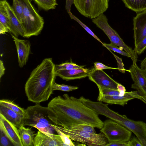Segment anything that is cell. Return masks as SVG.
Wrapping results in <instances>:
<instances>
[{
    "mask_svg": "<svg viewBox=\"0 0 146 146\" xmlns=\"http://www.w3.org/2000/svg\"><path fill=\"white\" fill-rule=\"evenodd\" d=\"M23 7V18L22 25L24 37L29 38L40 34L44 25L42 17L38 13L30 0H18Z\"/></svg>",
    "mask_w": 146,
    "mask_h": 146,
    "instance_id": "4",
    "label": "cell"
},
{
    "mask_svg": "<svg viewBox=\"0 0 146 146\" xmlns=\"http://www.w3.org/2000/svg\"><path fill=\"white\" fill-rule=\"evenodd\" d=\"M13 39L17 53L18 63L20 68L26 65L30 52L31 45L29 41L18 38L11 34Z\"/></svg>",
    "mask_w": 146,
    "mask_h": 146,
    "instance_id": "14",
    "label": "cell"
},
{
    "mask_svg": "<svg viewBox=\"0 0 146 146\" xmlns=\"http://www.w3.org/2000/svg\"><path fill=\"white\" fill-rule=\"evenodd\" d=\"M3 1L9 18L11 33L16 37H17L19 35L23 37L24 32L21 23L15 15L12 7L6 0Z\"/></svg>",
    "mask_w": 146,
    "mask_h": 146,
    "instance_id": "17",
    "label": "cell"
},
{
    "mask_svg": "<svg viewBox=\"0 0 146 146\" xmlns=\"http://www.w3.org/2000/svg\"><path fill=\"white\" fill-rule=\"evenodd\" d=\"M6 32H10V31L2 24L0 23V34H5Z\"/></svg>",
    "mask_w": 146,
    "mask_h": 146,
    "instance_id": "43",
    "label": "cell"
},
{
    "mask_svg": "<svg viewBox=\"0 0 146 146\" xmlns=\"http://www.w3.org/2000/svg\"><path fill=\"white\" fill-rule=\"evenodd\" d=\"M109 0H74V4L81 15L92 19L106 11Z\"/></svg>",
    "mask_w": 146,
    "mask_h": 146,
    "instance_id": "7",
    "label": "cell"
},
{
    "mask_svg": "<svg viewBox=\"0 0 146 146\" xmlns=\"http://www.w3.org/2000/svg\"><path fill=\"white\" fill-rule=\"evenodd\" d=\"M18 130L23 146H34V139L36 134L31 129L22 126Z\"/></svg>",
    "mask_w": 146,
    "mask_h": 146,
    "instance_id": "20",
    "label": "cell"
},
{
    "mask_svg": "<svg viewBox=\"0 0 146 146\" xmlns=\"http://www.w3.org/2000/svg\"><path fill=\"white\" fill-rule=\"evenodd\" d=\"M134 83L146 86V71L139 68L137 64L132 65L129 70Z\"/></svg>",
    "mask_w": 146,
    "mask_h": 146,
    "instance_id": "19",
    "label": "cell"
},
{
    "mask_svg": "<svg viewBox=\"0 0 146 146\" xmlns=\"http://www.w3.org/2000/svg\"><path fill=\"white\" fill-rule=\"evenodd\" d=\"M17 127L0 113V129L14 146H23Z\"/></svg>",
    "mask_w": 146,
    "mask_h": 146,
    "instance_id": "11",
    "label": "cell"
},
{
    "mask_svg": "<svg viewBox=\"0 0 146 146\" xmlns=\"http://www.w3.org/2000/svg\"><path fill=\"white\" fill-rule=\"evenodd\" d=\"M56 127L68 135L71 140L90 146H106L108 141L102 133H94L82 130H72L56 125Z\"/></svg>",
    "mask_w": 146,
    "mask_h": 146,
    "instance_id": "6",
    "label": "cell"
},
{
    "mask_svg": "<svg viewBox=\"0 0 146 146\" xmlns=\"http://www.w3.org/2000/svg\"><path fill=\"white\" fill-rule=\"evenodd\" d=\"M78 87L64 84H58L54 82L52 86L53 91L59 90L64 92H70L77 89Z\"/></svg>",
    "mask_w": 146,
    "mask_h": 146,
    "instance_id": "30",
    "label": "cell"
},
{
    "mask_svg": "<svg viewBox=\"0 0 146 146\" xmlns=\"http://www.w3.org/2000/svg\"><path fill=\"white\" fill-rule=\"evenodd\" d=\"M23 126H29L50 136L56 132L53 125H55L48 117V108L39 103L28 107Z\"/></svg>",
    "mask_w": 146,
    "mask_h": 146,
    "instance_id": "3",
    "label": "cell"
},
{
    "mask_svg": "<svg viewBox=\"0 0 146 146\" xmlns=\"http://www.w3.org/2000/svg\"><path fill=\"white\" fill-rule=\"evenodd\" d=\"M53 127L55 129L56 132L60 137L63 142L67 146H75V145L72 141L69 136L63 132L56 126V125H53Z\"/></svg>",
    "mask_w": 146,
    "mask_h": 146,
    "instance_id": "29",
    "label": "cell"
},
{
    "mask_svg": "<svg viewBox=\"0 0 146 146\" xmlns=\"http://www.w3.org/2000/svg\"><path fill=\"white\" fill-rule=\"evenodd\" d=\"M74 0H66L65 8L68 13L71 12V5L72 4H74Z\"/></svg>",
    "mask_w": 146,
    "mask_h": 146,
    "instance_id": "41",
    "label": "cell"
},
{
    "mask_svg": "<svg viewBox=\"0 0 146 146\" xmlns=\"http://www.w3.org/2000/svg\"><path fill=\"white\" fill-rule=\"evenodd\" d=\"M34 146H66L58 134L50 136L38 130L36 134L33 142Z\"/></svg>",
    "mask_w": 146,
    "mask_h": 146,
    "instance_id": "15",
    "label": "cell"
},
{
    "mask_svg": "<svg viewBox=\"0 0 146 146\" xmlns=\"http://www.w3.org/2000/svg\"><path fill=\"white\" fill-rule=\"evenodd\" d=\"M0 146H14L5 134L0 129Z\"/></svg>",
    "mask_w": 146,
    "mask_h": 146,
    "instance_id": "34",
    "label": "cell"
},
{
    "mask_svg": "<svg viewBox=\"0 0 146 146\" xmlns=\"http://www.w3.org/2000/svg\"><path fill=\"white\" fill-rule=\"evenodd\" d=\"M89 79L101 87L117 89L118 83L102 70H97L94 68L92 70L88 76Z\"/></svg>",
    "mask_w": 146,
    "mask_h": 146,
    "instance_id": "12",
    "label": "cell"
},
{
    "mask_svg": "<svg viewBox=\"0 0 146 146\" xmlns=\"http://www.w3.org/2000/svg\"><path fill=\"white\" fill-rule=\"evenodd\" d=\"M5 68L4 66L2 61L0 60V79H1V77L4 74Z\"/></svg>",
    "mask_w": 146,
    "mask_h": 146,
    "instance_id": "42",
    "label": "cell"
},
{
    "mask_svg": "<svg viewBox=\"0 0 146 146\" xmlns=\"http://www.w3.org/2000/svg\"><path fill=\"white\" fill-rule=\"evenodd\" d=\"M100 131L105 135L108 142L117 141H129L132 134L131 131L110 119L104 122Z\"/></svg>",
    "mask_w": 146,
    "mask_h": 146,
    "instance_id": "8",
    "label": "cell"
},
{
    "mask_svg": "<svg viewBox=\"0 0 146 146\" xmlns=\"http://www.w3.org/2000/svg\"><path fill=\"white\" fill-rule=\"evenodd\" d=\"M40 8L46 11L55 9L58 5L56 0H33Z\"/></svg>",
    "mask_w": 146,
    "mask_h": 146,
    "instance_id": "24",
    "label": "cell"
},
{
    "mask_svg": "<svg viewBox=\"0 0 146 146\" xmlns=\"http://www.w3.org/2000/svg\"><path fill=\"white\" fill-rule=\"evenodd\" d=\"M85 66L78 65L73 62H66L61 64L55 65V71L68 70L74 69L84 68Z\"/></svg>",
    "mask_w": 146,
    "mask_h": 146,
    "instance_id": "27",
    "label": "cell"
},
{
    "mask_svg": "<svg viewBox=\"0 0 146 146\" xmlns=\"http://www.w3.org/2000/svg\"><path fill=\"white\" fill-rule=\"evenodd\" d=\"M110 50V51L113 55L117 61L118 66L117 68H118V70L119 71L123 73H125V71H127L129 72V70H126L124 68V65L122 62L121 58H119V57L111 51L110 50Z\"/></svg>",
    "mask_w": 146,
    "mask_h": 146,
    "instance_id": "35",
    "label": "cell"
},
{
    "mask_svg": "<svg viewBox=\"0 0 146 146\" xmlns=\"http://www.w3.org/2000/svg\"><path fill=\"white\" fill-rule=\"evenodd\" d=\"M99 90V94L104 95H119V92L117 89L106 88L97 86Z\"/></svg>",
    "mask_w": 146,
    "mask_h": 146,
    "instance_id": "32",
    "label": "cell"
},
{
    "mask_svg": "<svg viewBox=\"0 0 146 146\" xmlns=\"http://www.w3.org/2000/svg\"><path fill=\"white\" fill-rule=\"evenodd\" d=\"M117 88L119 92V96H123L125 95L127 92H126L125 88L123 86L118 83L117 85Z\"/></svg>",
    "mask_w": 146,
    "mask_h": 146,
    "instance_id": "40",
    "label": "cell"
},
{
    "mask_svg": "<svg viewBox=\"0 0 146 146\" xmlns=\"http://www.w3.org/2000/svg\"><path fill=\"white\" fill-rule=\"evenodd\" d=\"M92 69L84 68L68 70H59L55 72L56 76L68 81L80 79L88 76Z\"/></svg>",
    "mask_w": 146,
    "mask_h": 146,
    "instance_id": "16",
    "label": "cell"
},
{
    "mask_svg": "<svg viewBox=\"0 0 146 146\" xmlns=\"http://www.w3.org/2000/svg\"><path fill=\"white\" fill-rule=\"evenodd\" d=\"M95 128L93 126L85 123H82L73 125L69 129L72 130H82L90 133H96Z\"/></svg>",
    "mask_w": 146,
    "mask_h": 146,
    "instance_id": "26",
    "label": "cell"
},
{
    "mask_svg": "<svg viewBox=\"0 0 146 146\" xmlns=\"http://www.w3.org/2000/svg\"><path fill=\"white\" fill-rule=\"evenodd\" d=\"M140 68L146 71V57L141 61L140 64Z\"/></svg>",
    "mask_w": 146,
    "mask_h": 146,
    "instance_id": "44",
    "label": "cell"
},
{
    "mask_svg": "<svg viewBox=\"0 0 146 146\" xmlns=\"http://www.w3.org/2000/svg\"><path fill=\"white\" fill-rule=\"evenodd\" d=\"M0 104L20 114L24 115L26 114L25 109L19 106L10 100L6 99L1 100H0Z\"/></svg>",
    "mask_w": 146,
    "mask_h": 146,
    "instance_id": "23",
    "label": "cell"
},
{
    "mask_svg": "<svg viewBox=\"0 0 146 146\" xmlns=\"http://www.w3.org/2000/svg\"><path fill=\"white\" fill-rule=\"evenodd\" d=\"M103 46L106 47L108 50H111L121 55L130 58L129 55L126 52L119 48L117 46L111 42L110 44L104 43V45Z\"/></svg>",
    "mask_w": 146,
    "mask_h": 146,
    "instance_id": "31",
    "label": "cell"
},
{
    "mask_svg": "<svg viewBox=\"0 0 146 146\" xmlns=\"http://www.w3.org/2000/svg\"><path fill=\"white\" fill-rule=\"evenodd\" d=\"M137 98L146 103V97L140 94L137 91L126 92L123 96L119 95L106 96L99 94L97 100L108 104H118L123 106L127 104L128 102L134 98Z\"/></svg>",
    "mask_w": 146,
    "mask_h": 146,
    "instance_id": "10",
    "label": "cell"
},
{
    "mask_svg": "<svg viewBox=\"0 0 146 146\" xmlns=\"http://www.w3.org/2000/svg\"><path fill=\"white\" fill-rule=\"evenodd\" d=\"M94 68L97 70H103L107 69H113L118 70L117 68L108 66L105 65L102 63L99 62H96L94 63Z\"/></svg>",
    "mask_w": 146,
    "mask_h": 146,
    "instance_id": "38",
    "label": "cell"
},
{
    "mask_svg": "<svg viewBox=\"0 0 146 146\" xmlns=\"http://www.w3.org/2000/svg\"><path fill=\"white\" fill-rule=\"evenodd\" d=\"M131 88L137 90L142 95L146 96V86H141L134 83L131 85Z\"/></svg>",
    "mask_w": 146,
    "mask_h": 146,
    "instance_id": "36",
    "label": "cell"
},
{
    "mask_svg": "<svg viewBox=\"0 0 146 146\" xmlns=\"http://www.w3.org/2000/svg\"><path fill=\"white\" fill-rule=\"evenodd\" d=\"M129 141H117L109 142L106 146H129Z\"/></svg>",
    "mask_w": 146,
    "mask_h": 146,
    "instance_id": "37",
    "label": "cell"
},
{
    "mask_svg": "<svg viewBox=\"0 0 146 146\" xmlns=\"http://www.w3.org/2000/svg\"><path fill=\"white\" fill-rule=\"evenodd\" d=\"M0 113L18 128L23 126L25 115L18 113L1 104Z\"/></svg>",
    "mask_w": 146,
    "mask_h": 146,
    "instance_id": "18",
    "label": "cell"
},
{
    "mask_svg": "<svg viewBox=\"0 0 146 146\" xmlns=\"http://www.w3.org/2000/svg\"><path fill=\"white\" fill-rule=\"evenodd\" d=\"M13 10L17 18L21 24L23 18V7L18 0H13Z\"/></svg>",
    "mask_w": 146,
    "mask_h": 146,
    "instance_id": "25",
    "label": "cell"
},
{
    "mask_svg": "<svg viewBox=\"0 0 146 146\" xmlns=\"http://www.w3.org/2000/svg\"><path fill=\"white\" fill-rule=\"evenodd\" d=\"M55 65L51 58H45L32 71L25 86L29 101L38 104L49 99L56 76Z\"/></svg>",
    "mask_w": 146,
    "mask_h": 146,
    "instance_id": "2",
    "label": "cell"
},
{
    "mask_svg": "<svg viewBox=\"0 0 146 146\" xmlns=\"http://www.w3.org/2000/svg\"><path fill=\"white\" fill-rule=\"evenodd\" d=\"M48 117L54 124L69 129L77 124L85 123L99 129L104 122L98 114L79 99L64 94L52 99L48 104Z\"/></svg>",
    "mask_w": 146,
    "mask_h": 146,
    "instance_id": "1",
    "label": "cell"
},
{
    "mask_svg": "<svg viewBox=\"0 0 146 146\" xmlns=\"http://www.w3.org/2000/svg\"><path fill=\"white\" fill-rule=\"evenodd\" d=\"M92 21L96 26L101 29L107 35L111 42L124 50L130 56L133 64H137V54L131 47L126 45L117 32L109 24L106 16L102 13L95 18L92 19Z\"/></svg>",
    "mask_w": 146,
    "mask_h": 146,
    "instance_id": "5",
    "label": "cell"
},
{
    "mask_svg": "<svg viewBox=\"0 0 146 146\" xmlns=\"http://www.w3.org/2000/svg\"><path fill=\"white\" fill-rule=\"evenodd\" d=\"M68 14L71 19L74 20L77 22L88 33L101 43L103 46L104 45V43L102 42L87 26L84 24L75 16L71 12Z\"/></svg>",
    "mask_w": 146,
    "mask_h": 146,
    "instance_id": "28",
    "label": "cell"
},
{
    "mask_svg": "<svg viewBox=\"0 0 146 146\" xmlns=\"http://www.w3.org/2000/svg\"><path fill=\"white\" fill-rule=\"evenodd\" d=\"M146 49V36L135 46L134 50L138 55L141 54Z\"/></svg>",
    "mask_w": 146,
    "mask_h": 146,
    "instance_id": "33",
    "label": "cell"
},
{
    "mask_svg": "<svg viewBox=\"0 0 146 146\" xmlns=\"http://www.w3.org/2000/svg\"><path fill=\"white\" fill-rule=\"evenodd\" d=\"M129 146H143L140 140L137 137H134L129 140Z\"/></svg>",
    "mask_w": 146,
    "mask_h": 146,
    "instance_id": "39",
    "label": "cell"
},
{
    "mask_svg": "<svg viewBox=\"0 0 146 146\" xmlns=\"http://www.w3.org/2000/svg\"><path fill=\"white\" fill-rule=\"evenodd\" d=\"M111 119L131 131L136 135L143 146H146V123L143 121H135L124 115L114 111Z\"/></svg>",
    "mask_w": 146,
    "mask_h": 146,
    "instance_id": "9",
    "label": "cell"
},
{
    "mask_svg": "<svg viewBox=\"0 0 146 146\" xmlns=\"http://www.w3.org/2000/svg\"><path fill=\"white\" fill-rule=\"evenodd\" d=\"M133 21L135 46L146 36V10L137 13Z\"/></svg>",
    "mask_w": 146,
    "mask_h": 146,
    "instance_id": "13",
    "label": "cell"
},
{
    "mask_svg": "<svg viewBox=\"0 0 146 146\" xmlns=\"http://www.w3.org/2000/svg\"><path fill=\"white\" fill-rule=\"evenodd\" d=\"M0 23L9 30L11 33L9 18L3 0L0 1Z\"/></svg>",
    "mask_w": 146,
    "mask_h": 146,
    "instance_id": "22",
    "label": "cell"
},
{
    "mask_svg": "<svg viewBox=\"0 0 146 146\" xmlns=\"http://www.w3.org/2000/svg\"><path fill=\"white\" fill-rule=\"evenodd\" d=\"M125 6L137 13L146 10V0H121Z\"/></svg>",
    "mask_w": 146,
    "mask_h": 146,
    "instance_id": "21",
    "label": "cell"
}]
</instances>
